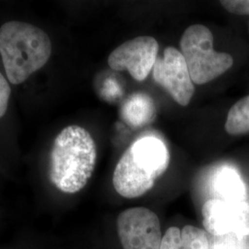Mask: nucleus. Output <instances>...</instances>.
<instances>
[{"instance_id":"nucleus-1","label":"nucleus","mask_w":249,"mask_h":249,"mask_svg":"<svg viewBox=\"0 0 249 249\" xmlns=\"http://www.w3.org/2000/svg\"><path fill=\"white\" fill-rule=\"evenodd\" d=\"M97 150L91 135L77 124L61 130L50 153L49 178L63 193L75 194L83 189L95 168Z\"/></svg>"},{"instance_id":"nucleus-3","label":"nucleus","mask_w":249,"mask_h":249,"mask_svg":"<svg viewBox=\"0 0 249 249\" xmlns=\"http://www.w3.org/2000/svg\"><path fill=\"white\" fill-rule=\"evenodd\" d=\"M170 163L167 147L154 137H145L131 144L121 156L113 175V185L120 196H143L165 173Z\"/></svg>"},{"instance_id":"nucleus-8","label":"nucleus","mask_w":249,"mask_h":249,"mask_svg":"<svg viewBox=\"0 0 249 249\" xmlns=\"http://www.w3.org/2000/svg\"><path fill=\"white\" fill-rule=\"evenodd\" d=\"M159 45L151 36H139L125 41L108 56L109 67L116 71H128L134 80L142 81L152 71Z\"/></svg>"},{"instance_id":"nucleus-11","label":"nucleus","mask_w":249,"mask_h":249,"mask_svg":"<svg viewBox=\"0 0 249 249\" xmlns=\"http://www.w3.org/2000/svg\"><path fill=\"white\" fill-rule=\"evenodd\" d=\"M230 135H242L249 132V95L237 101L230 108L224 124Z\"/></svg>"},{"instance_id":"nucleus-2","label":"nucleus","mask_w":249,"mask_h":249,"mask_svg":"<svg viewBox=\"0 0 249 249\" xmlns=\"http://www.w3.org/2000/svg\"><path fill=\"white\" fill-rule=\"evenodd\" d=\"M51 53V40L39 27L12 20L0 28V54L11 84L23 83L45 66Z\"/></svg>"},{"instance_id":"nucleus-10","label":"nucleus","mask_w":249,"mask_h":249,"mask_svg":"<svg viewBox=\"0 0 249 249\" xmlns=\"http://www.w3.org/2000/svg\"><path fill=\"white\" fill-rule=\"evenodd\" d=\"M214 187L223 196L222 199L246 201L245 184L239 174L232 168L224 167L217 173L214 179Z\"/></svg>"},{"instance_id":"nucleus-13","label":"nucleus","mask_w":249,"mask_h":249,"mask_svg":"<svg viewBox=\"0 0 249 249\" xmlns=\"http://www.w3.org/2000/svg\"><path fill=\"white\" fill-rule=\"evenodd\" d=\"M221 4L228 12L235 15H249V0H223Z\"/></svg>"},{"instance_id":"nucleus-6","label":"nucleus","mask_w":249,"mask_h":249,"mask_svg":"<svg viewBox=\"0 0 249 249\" xmlns=\"http://www.w3.org/2000/svg\"><path fill=\"white\" fill-rule=\"evenodd\" d=\"M201 213L206 231L213 235H249V204L247 201L209 199L203 205Z\"/></svg>"},{"instance_id":"nucleus-12","label":"nucleus","mask_w":249,"mask_h":249,"mask_svg":"<svg viewBox=\"0 0 249 249\" xmlns=\"http://www.w3.org/2000/svg\"><path fill=\"white\" fill-rule=\"evenodd\" d=\"M216 237L217 239L214 240L212 248L210 246V249H245L241 236L228 234Z\"/></svg>"},{"instance_id":"nucleus-14","label":"nucleus","mask_w":249,"mask_h":249,"mask_svg":"<svg viewBox=\"0 0 249 249\" xmlns=\"http://www.w3.org/2000/svg\"><path fill=\"white\" fill-rule=\"evenodd\" d=\"M10 95H11V88H10L9 81L0 72V118L5 116L8 110Z\"/></svg>"},{"instance_id":"nucleus-9","label":"nucleus","mask_w":249,"mask_h":249,"mask_svg":"<svg viewBox=\"0 0 249 249\" xmlns=\"http://www.w3.org/2000/svg\"><path fill=\"white\" fill-rule=\"evenodd\" d=\"M210 241L206 231L186 225L182 230L170 227L162 236L160 249H210Z\"/></svg>"},{"instance_id":"nucleus-5","label":"nucleus","mask_w":249,"mask_h":249,"mask_svg":"<svg viewBox=\"0 0 249 249\" xmlns=\"http://www.w3.org/2000/svg\"><path fill=\"white\" fill-rule=\"evenodd\" d=\"M116 227L123 249H160V221L151 210L143 207L124 210L117 218Z\"/></svg>"},{"instance_id":"nucleus-7","label":"nucleus","mask_w":249,"mask_h":249,"mask_svg":"<svg viewBox=\"0 0 249 249\" xmlns=\"http://www.w3.org/2000/svg\"><path fill=\"white\" fill-rule=\"evenodd\" d=\"M152 78L169 93L178 105L187 107L195 92L187 63L183 54L174 46L165 48L163 56L156 59Z\"/></svg>"},{"instance_id":"nucleus-4","label":"nucleus","mask_w":249,"mask_h":249,"mask_svg":"<svg viewBox=\"0 0 249 249\" xmlns=\"http://www.w3.org/2000/svg\"><path fill=\"white\" fill-rule=\"evenodd\" d=\"M181 53L194 84L203 85L229 71L233 65L230 53L213 49V36L202 24L188 27L180 40Z\"/></svg>"}]
</instances>
